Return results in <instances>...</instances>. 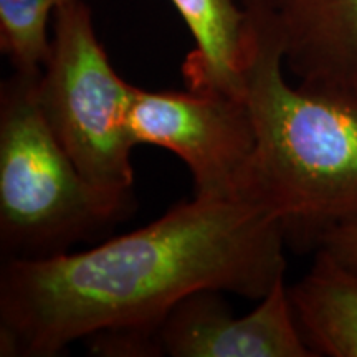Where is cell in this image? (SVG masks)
<instances>
[{"instance_id":"obj_5","label":"cell","mask_w":357,"mask_h":357,"mask_svg":"<svg viewBox=\"0 0 357 357\" xmlns=\"http://www.w3.org/2000/svg\"><path fill=\"white\" fill-rule=\"evenodd\" d=\"M128 124L134 144L162 147L185 164L195 197L238 199L257 142L243 98L134 86Z\"/></svg>"},{"instance_id":"obj_3","label":"cell","mask_w":357,"mask_h":357,"mask_svg":"<svg viewBox=\"0 0 357 357\" xmlns=\"http://www.w3.org/2000/svg\"><path fill=\"white\" fill-rule=\"evenodd\" d=\"M38 77L13 71L0 86L2 260L71 252L116 220L43 116Z\"/></svg>"},{"instance_id":"obj_11","label":"cell","mask_w":357,"mask_h":357,"mask_svg":"<svg viewBox=\"0 0 357 357\" xmlns=\"http://www.w3.org/2000/svg\"><path fill=\"white\" fill-rule=\"evenodd\" d=\"M318 245L337 260L357 270V220L334 225L323 231Z\"/></svg>"},{"instance_id":"obj_4","label":"cell","mask_w":357,"mask_h":357,"mask_svg":"<svg viewBox=\"0 0 357 357\" xmlns=\"http://www.w3.org/2000/svg\"><path fill=\"white\" fill-rule=\"evenodd\" d=\"M132 88L109 63L84 0L58 8L38 101L56 139L114 218L132 197Z\"/></svg>"},{"instance_id":"obj_8","label":"cell","mask_w":357,"mask_h":357,"mask_svg":"<svg viewBox=\"0 0 357 357\" xmlns=\"http://www.w3.org/2000/svg\"><path fill=\"white\" fill-rule=\"evenodd\" d=\"M171 2L195 42L182 66L187 88L243 98V65L252 35L245 6L240 8L234 0Z\"/></svg>"},{"instance_id":"obj_1","label":"cell","mask_w":357,"mask_h":357,"mask_svg":"<svg viewBox=\"0 0 357 357\" xmlns=\"http://www.w3.org/2000/svg\"><path fill=\"white\" fill-rule=\"evenodd\" d=\"M283 223L240 199L182 200L83 252L2 260L0 356L53 357L113 328H159L200 289L260 301L287 275Z\"/></svg>"},{"instance_id":"obj_6","label":"cell","mask_w":357,"mask_h":357,"mask_svg":"<svg viewBox=\"0 0 357 357\" xmlns=\"http://www.w3.org/2000/svg\"><path fill=\"white\" fill-rule=\"evenodd\" d=\"M159 344L171 357H314L284 278L245 316H235L217 289L189 294L160 323Z\"/></svg>"},{"instance_id":"obj_2","label":"cell","mask_w":357,"mask_h":357,"mask_svg":"<svg viewBox=\"0 0 357 357\" xmlns=\"http://www.w3.org/2000/svg\"><path fill=\"white\" fill-rule=\"evenodd\" d=\"M252 35L243 100L255 151L238 199L314 236L357 220V95L284 79L283 42L261 0H243Z\"/></svg>"},{"instance_id":"obj_9","label":"cell","mask_w":357,"mask_h":357,"mask_svg":"<svg viewBox=\"0 0 357 357\" xmlns=\"http://www.w3.org/2000/svg\"><path fill=\"white\" fill-rule=\"evenodd\" d=\"M294 318L312 356L357 357V270L326 250L288 287Z\"/></svg>"},{"instance_id":"obj_10","label":"cell","mask_w":357,"mask_h":357,"mask_svg":"<svg viewBox=\"0 0 357 357\" xmlns=\"http://www.w3.org/2000/svg\"><path fill=\"white\" fill-rule=\"evenodd\" d=\"M79 0H0V47L13 71L38 77L52 50L48 20Z\"/></svg>"},{"instance_id":"obj_7","label":"cell","mask_w":357,"mask_h":357,"mask_svg":"<svg viewBox=\"0 0 357 357\" xmlns=\"http://www.w3.org/2000/svg\"><path fill=\"white\" fill-rule=\"evenodd\" d=\"M301 84L357 95V0H261Z\"/></svg>"}]
</instances>
